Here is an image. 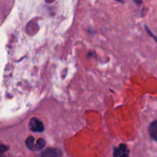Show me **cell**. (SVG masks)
<instances>
[{
    "mask_svg": "<svg viewBox=\"0 0 157 157\" xmlns=\"http://www.w3.org/2000/svg\"><path fill=\"white\" fill-rule=\"evenodd\" d=\"M25 145H26L27 148L30 150L38 151L44 148V146H46V141L43 139H39L35 143L34 137L29 136L25 140Z\"/></svg>",
    "mask_w": 157,
    "mask_h": 157,
    "instance_id": "obj_1",
    "label": "cell"
},
{
    "mask_svg": "<svg viewBox=\"0 0 157 157\" xmlns=\"http://www.w3.org/2000/svg\"><path fill=\"white\" fill-rule=\"evenodd\" d=\"M29 126L30 130L34 132H42L44 131V125L43 122L38 120L36 117L32 118L30 120Z\"/></svg>",
    "mask_w": 157,
    "mask_h": 157,
    "instance_id": "obj_2",
    "label": "cell"
},
{
    "mask_svg": "<svg viewBox=\"0 0 157 157\" xmlns=\"http://www.w3.org/2000/svg\"><path fill=\"white\" fill-rule=\"evenodd\" d=\"M113 156L114 157H129V149L126 145L122 144L117 148H115L113 151Z\"/></svg>",
    "mask_w": 157,
    "mask_h": 157,
    "instance_id": "obj_3",
    "label": "cell"
},
{
    "mask_svg": "<svg viewBox=\"0 0 157 157\" xmlns=\"http://www.w3.org/2000/svg\"><path fill=\"white\" fill-rule=\"evenodd\" d=\"M62 151L56 148H48L42 152L40 157H61Z\"/></svg>",
    "mask_w": 157,
    "mask_h": 157,
    "instance_id": "obj_4",
    "label": "cell"
},
{
    "mask_svg": "<svg viewBox=\"0 0 157 157\" xmlns=\"http://www.w3.org/2000/svg\"><path fill=\"white\" fill-rule=\"evenodd\" d=\"M149 133L151 138L157 142V120H154L149 125Z\"/></svg>",
    "mask_w": 157,
    "mask_h": 157,
    "instance_id": "obj_5",
    "label": "cell"
},
{
    "mask_svg": "<svg viewBox=\"0 0 157 157\" xmlns=\"http://www.w3.org/2000/svg\"><path fill=\"white\" fill-rule=\"evenodd\" d=\"M9 149V147L6 145L2 144V143H0V157H2L3 154L6 152L7 150Z\"/></svg>",
    "mask_w": 157,
    "mask_h": 157,
    "instance_id": "obj_6",
    "label": "cell"
},
{
    "mask_svg": "<svg viewBox=\"0 0 157 157\" xmlns=\"http://www.w3.org/2000/svg\"><path fill=\"white\" fill-rule=\"evenodd\" d=\"M145 28H146V30L147 31V33H149V35H150L151 37H152L154 39V40H155V41L157 42V36H155V35L153 34V33H152V32L150 31V29H149V28H148V26H145Z\"/></svg>",
    "mask_w": 157,
    "mask_h": 157,
    "instance_id": "obj_7",
    "label": "cell"
},
{
    "mask_svg": "<svg viewBox=\"0 0 157 157\" xmlns=\"http://www.w3.org/2000/svg\"><path fill=\"white\" fill-rule=\"evenodd\" d=\"M134 2L138 4V5H140V4L142 3V0H134Z\"/></svg>",
    "mask_w": 157,
    "mask_h": 157,
    "instance_id": "obj_8",
    "label": "cell"
},
{
    "mask_svg": "<svg viewBox=\"0 0 157 157\" xmlns=\"http://www.w3.org/2000/svg\"><path fill=\"white\" fill-rule=\"evenodd\" d=\"M116 1H118V2H121L122 0H116Z\"/></svg>",
    "mask_w": 157,
    "mask_h": 157,
    "instance_id": "obj_9",
    "label": "cell"
}]
</instances>
